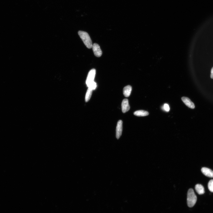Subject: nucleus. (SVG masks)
Returning a JSON list of instances; mask_svg holds the SVG:
<instances>
[{"mask_svg":"<svg viewBox=\"0 0 213 213\" xmlns=\"http://www.w3.org/2000/svg\"><path fill=\"white\" fill-rule=\"evenodd\" d=\"M78 33L85 46L88 49L92 48V43L89 34L86 32L81 31H79Z\"/></svg>","mask_w":213,"mask_h":213,"instance_id":"1","label":"nucleus"},{"mask_svg":"<svg viewBox=\"0 0 213 213\" xmlns=\"http://www.w3.org/2000/svg\"><path fill=\"white\" fill-rule=\"evenodd\" d=\"M197 198L193 189H190L187 193V203L189 207L192 208L195 205Z\"/></svg>","mask_w":213,"mask_h":213,"instance_id":"2","label":"nucleus"},{"mask_svg":"<svg viewBox=\"0 0 213 213\" xmlns=\"http://www.w3.org/2000/svg\"><path fill=\"white\" fill-rule=\"evenodd\" d=\"M96 74V70L95 69L91 70L89 72L86 81V83L88 87L91 83L94 81Z\"/></svg>","mask_w":213,"mask_h":213,"instance_id":"3","label":"nucleus"},{"mask_svg":"<svg viewBox=\"0 0 213 213\" xmlns=\"http://www.w3.org/2000/svg\"><path fill=\"white\" fill-rule=\"evenodd\" d=\"M123 130V122L122 120L118 122L116 130V137L118 139L120 138L122 134Z\"/></svg>","mask_w":213,"mask_h":213,"instance_id":"4","label":"nucleus"},{"mask_svg":"<svg viewBox=\"0 0 213 213\" xmlns=\"http://www.w3.org/2000/svg\"><path fill=\"white\" fill-rule=\"evenodd\" d=\"M93 51L95 55L97 57H100L102 55V51L99 46L97 43L92 45Z\"/></svg>","mask_w":213,"mask_h":213,"instance_id":"5","label":"nucleus"},{"mask_svg":"<svg viewBox=\"0 0 213 213\" xmlns=\"http://www.w3.org/2000/svg\"><path fill=\"white\" fill-rule=\"evenodd\" d=\"M122 111L123 113H125L128 111L130 109L128 100L126 99H124L122 102Z\"/></svg>","mask_w":213,"mask_h":213,"instance_id":"6","label":"nucleus"},{"mask_svg":"<svg viewBox=\"0 0 213 213\" xmlns=\"http://www.w3.org/2000/svg\"><path fill=\"white\" fill-rule=\"evenodd\" d=\"M182 99L184 103L187 107L191 109L194 108L195 105L194 103L189 98L186 97H183Z\"/></svg>","mask_w":213,"mask_h":213,"instance_id":"7","label":"nucleus"},{"mask_svg":"<svg viewBox=\"0 0 213 213\" xmlns=\"http://www.w3.org/2000/svg\"><path fill=\"white\" fill-rule=\"evenodd\" d=\"M201 172L206 176L213 178V171L210 169L206 167H203L201 169Z\"/></svg>","mask_w":213,"mask_h":213,"instance_id":"8","label":"nucleus"},{"mask_svg":"<svg viewBox=\"0 0 213 213\" xmlns=\"http://www.w3.org/2000/svg\"><path fill=\"white\" fill-rule=\"evenodd\" d=\"M132 88L130 85L125 87L123 89L124 95L125 97H129L131 93Z\"/></svg>","mask_w":213,"mask_h":213,"instance_id":"9","label":"nucleus"},{"mask_svg":"<svg viewBox=\"0 0 213 213\" xmlns=\"http://www.w3.org/2000/svg\"><path fill=\"white\" fill-rule=\"evenodd\" d=\"M196 191L200 195L203 194L205 193L204 187L201 184H197L195 186Z\"/></svg>","mask_w":213,"mask_h":213,"instance_id":"10","label":"nucleus"},{"mask_svg":"<svg viewBox=\"0 0 213 213\" xmlns=\"http://www.w3.org/2000/svg\"><path fill=\"white\" fill-rule=\"evenodd\" d=\"M149 113L145 110H139L137 111L134 113V115L138 116H148Z\"/></svg>","mask_w":213,"mask_h":213,"instance_id":"11","label":"nucleus"},{"mask_svg":"<svg viewBox=\"0 0 213 213\" xmlns=\"http://www.w3.org/2000/svg\"><path fill=\"white\" fill-rule=\"evenodd\" d=\"M92 91V90L88 88L85 98V101L86 102L90 100L91 96Z\"/></svg>","mask_w":213,"mask_h":213,"instance_id":"12","label":"nucleus"},{"mask_svg":"<svg viewBox=\"0 0 213 213\" xmlns=\"http://www.w3.org/2000/svg\"><path fill=\"white\" fill-rule=\"evenodd\" d=\"M97 87V83L95 81L90 83L88 86V88H90L93 90L96 89Z\"/></svg>","mask_w":213,"mask_h":213,"instance_id":"13","label":"nucleus"},{"mask_svg":"<svg viewBox=\"0 0 213 213\" xmlns=\"http://www.w3.org/2000/svg\"><path fill=\"white\" fill-rule=\"evenodd\" d=\"M208 188L211 192H213V180H210L208 183Z\"/></svg>","mask_w":213,"mask_h":213,"instance_id":"14","label":"nucleus"},{"mask_svg":"<svg viewBox=\"0 0 213 213\" xmlns=\"http://www.w3.org/2000/svg\"><path fill=\"white\" fill-rule=\"evenodd\" d=\"M162 109L164 111L166 112H168L170 110V108L169 105L167 104H165L162 107Z\"/></svg>","mask_w":213,"mask_h":213,"instance_id":"15","label":"nucleus"},{"mask_svg":"<svg viewBox=\"0 0 213 213\" xmlns=\"http://www.w3.org/2000/svg\"><path fill=\"white\" fill-rule=\"evenodd\" d=\"M210 77L211 79H213V67L211 70Z\"/></svg>","mask_w":213,"mask_h":213,"instance_id":"16","label":"nucleus"}]
</instances>
